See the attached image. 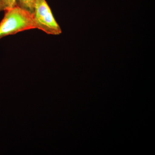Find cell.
<instances>
[{
  "label": "cell",
  "mask_w": 155,
  "mask_h": 155,
  "mask_svg": "<svg viewBox=\"0 0 155 155\" xmlns=\"http://www.w3.org/2000/svg\"><path fill=\"white\" fill-rule=\"evenodd\" d=\"M0 22V39L29 29H35L31 14L18 6L5 11Z\"/></svg>",
  "instance_id": "1"
},
{
  "label": "cell",
  "mask_w": 155,
  "mask_h": 155,
  "mask_svg": "<svg viewBox=\"0 0 155 155\" xmlns=\"http://www.w3.org/2000/svg\"><path fill=\"white\" fill-rule=\"evenodd\" d=\"M31 17L35 28L51 35H59L62 33L61 27L46 0H36Z\"/></svg>",
  "instance_id": "2"
},
{
  "label": "cell",
  "mask_w": 155,
  "mask_h": 155,
  "mask_svg": "<svg viewBox=\"0 0 155 155\" xmlns=\"http://www.w3.org/2000/svg\"><path fill=\"white\" fill-rule=\"evenodd\" d=\"M35 1L36 0H17V5L31 14L33 12Z\"/></svg>",
  "instance_id": "3"
},
{
  "label": "cell",
  "mask_w": 155,
  "mask_h": 155,
  "mask_svg": "<svg viewBox=\"0 0 155 155\" xmlns=\"http://www.w3.org/2000/svg\"><path fill=\"white\" fill-rule=\"evenodd\" d=\"M17 6V0H0V12L7 11Z\"/></svg>",
  "instance_id": "4"
}]
</instances>
